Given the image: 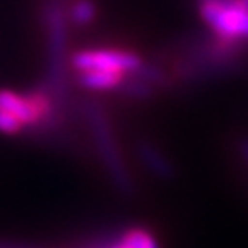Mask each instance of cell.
<instances>
[{
  "instance_id": "7a4b0ae2",
  "label": "cell",
  "mask_w": 248,
  "mask_h": 248,
  "mask_svg": "<svg viewBox=\"0 0 248 248\" xmlns=\"http://www.w3.org/2000/svg\"><path fill=\"white\" fill-rule=\"evenodd\" d=\"M87 118H89L90 129H92V136H94V140L98 143L99 155H101V158L105 162L110 177L114 178L116 184L122 189L131 187L129 186L127 171H125V166L124 162H122V156H120V151H118V145L114 142V136L110 133V125L107 122V116L103 114L101 108L92 105L87 110Z\"/></svg>"
},
{
  "instance_id": "277c9868",
  "label": "cell",
  "mask_w": 248,
  "mask_h": 248,
  "mask_svg": "<svg viewBox=\"0 0 248 248\" xmlns=\"http://www.w3.org/2000/svg\"><path fill=\"white\" fill-rule=\"evenodd\" d=\"M72 66L78 72L85 70H114L136 72L142 68L140 55L125 50H81L70 57Z\"/></svg>"
},
{
  "instance_id": "4fadbf2b",
  "label": "cell",
  "mask_w": 248,
  "mask_h": 248,
  "mask_svg": "<svg viewBox=\"0 0 248 248\" xmlns=\"http://www.w3.org/2000/svg\"><path fill=\"white\" fill-rule=\"evenodd\" d=\"M201 2H226V0H201Z\"/></svg>"
},
{
  "instance_id": "3957f363",
  "label": "cell",
  "mask_w": 248,
  "mask_h": 248,
  "mask_svg": "<svg viewBox=\"0 0 248 248\" xmlns=\"http://www.w3.org/2000/svg\"><path fill=\"white\" fill-rule=\"evenodd\" d=\"M66 20L68 17L62 13L59 4L52 2L46 8V26H48V35H50V76H52V85L64 81V72L70 62L68 57V33H66Z\"/></svg>"
},
{
  "instance_id": "8992f818",
  "label": "cell",
  "mask_w": 248,
  "mask_h": 248,
  "mask_svg": "<svg viewBox=\"0 0 248 248\" xmlns=\"http://www.w3.org/2000/svg\"><path fill=\"white\" fill-rule=\"evenodd\" d=\"M138 155H140V158L143 160V164L147 166V168L155 173V175H158V177H171V173H173V168H171V164H169V160L160 153L155 145H151V143H140V147H138Z\"/></svg>"
},
{
  "instance_id": "30bf717a",
  "label": "cell",
  "mask_w": 248,
  "mask_h": 248,
  "mask_svg": "<svg viewBox=\"0 0 248 248\" xmlns=\"http://www.w3.org/2000/svg\"><path fill=\"white\" fill-rule=\"evenodd\" d=\"M239 153L241 156H243V160L248 164V138H245V140H241L239 143Z\"/></svg>"
},
{
  "instance_id": "8fae6325",
  "label": "cell",
  "mask_w": 248,
  "mask_h": 248,
  "mask_svg": "<svg viewBox=\"0 0 248 248\" xmlns=\"http://www.w3.org/2000/svg\"><path fill=\"white\" fill-rule=\"evenodd\" d=\"M112 248H131V247H127V245H125L124 241H120V243H116V245H114Z\"/></svg>"
},
{
  "instance_id": "6da1fadb",
  "label": "cell",
  "mask_w": 248,
  "mask_h": 248,
  "mask_svg": "<svg viewBox=\"0 0 248 248\" xmlns=\"http://www.w3.org/2000/svg\"><path fill=\"white\" fill-rule=\"evenodd\" d=\"M201 17L217 33L219 39L235 43L248 39V11L237 0L226 2H201Z\"/></svg>"
},
{
  "instance_id": "7c38bea8",
  "label": "cell",
  "mask_w": 248,
  "mask_h": 248,
  "mask_svg": "<svg viewBox=\"0 0 248 248\" xmlns=\"http://www.w3.org/2000/svg\"><path fill=\"white\" fill-rule=\"evenodd\" d=\"M237 2H239L241 8H245V9L248 11V0H237Z\"/></svg>"
},
{
  "instance_id": "9c48e42d",
  "label": "cell",
  "mask_w": 248,
  "mask_h": 248,
  "mask_svg": "<svg viewBox=\"0 0 248 248\" xmlns=\"http://www.w3.org/2000/svg\"><path fill=\"white\" fill-rule=\"evenodd\" d=\"M24 125L18 122L13 114H9L6 110L0 108V133L4 134H17L22 131Z\"/></svg>"
},
{
  "instance_id": "5b68a950",
  "label": "cell",
  "mask_w": 248,
  "mask_h": 248,
  "mask_svg": "<svg viewBox=\"0 0 248 248\" xmlns=\"http://www.w3.org/2000/svg\"><path fill=\"white\" fill-rule=\"evenodd\" d=\"M125 79L124 72L114 70H85L78 74V83L89 90L120 89Z\"/></svg>"
},
{
  "instance_id": "ba28073f",
  "label": "cell",
  "mask_w": 248,
  "mask_h": 248,
  "mask_svg": "<svg viewBox=\"0 0 248 248\" xmlns=\"http://www.w3.org/2000/svg\"><path fill=\"white\" fill-rule=\"evenodd\" d=\"M122 241L131 248H160L155 235L143 228H133V230L125 232Z\"/></svg>"
},
{
  "instance_id": "52a82bcc",
  "label": "cell",
  "mask_w": 248,
  "mask_h": 248,
  "mask_svg": "<svg viewBox=\"0 0 248 248\" xmlns=\"http://www.w3.org/2000/svg\"><path fill=\"white\" fill-rule=\"evenodd\" d=\"M96 4L92 0H76L68 9V20L76 26H87L96 18Z\"/></svg>"
}]
</instances>
